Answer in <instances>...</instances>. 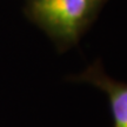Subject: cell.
<instances>
[{"label":"cell","mask_w":127,"mask_h":127,"mask_svg":"<svg viewBox=\"0 0 127 127\" xmlns=\"http://www.w3.org/2000/svg\"><path fill=\"white\" fill-rule=\"evenodd\" d=\"M78 81L88 82L108 96L114 127H127V82L118 81L105 73L99 61L77 77Z\"/></svg>","instance_id":"2"},{"label":"cell","mask_w":127,"mask_h":127,"mask_svg":"<svg viewBox=\"0 0 127 127\" xmlns=\"http://www.w3.org/2000/svg\"><path fill=\"white\" fill-rule=\"evenodd\" d=\"M106 1L26 0V14L64 51L80 40Z\"/></svg>","instance_id":"1"}]
</instances>
